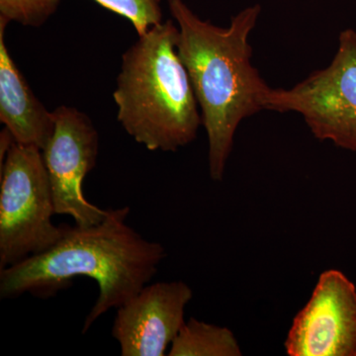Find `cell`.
Segmentation results:
<instances>
[{
	"label": "cell",
	"instance_id": "cell-1",
	"mask_svg": "<svg viewBox=\"0 0 356 356\" xmlns=\"http://www.w3.org/2000/svg\"><path fill=\"white\" fill-rule=\"evenodd\" d=\"M130 208L107 210L90 227L63 225L64 233L53 247L0 270V298L29 293L50 298L86 276L96 281L99 294L84 321L83 334L97 318L119 308L151 282L165 248L143 238L127 224Z\"/></svg>",
	"mask_w": 356,
	"mask_h": 356
},
{
	"label": "cell",
	"instance_id": "cell-2",
	"mask_svg": "<svg viewBox=\"0 0 356 356\" xmlns=\"http://www.w3.org/2000/svg\"><path fill=\"white\" fill-rule=\"evenodd\" d=\"M177 51L188 72L208 136L210 177L221 181L241 122L264 110L269 88L252 63L250 37L261 6H248L227 28L199 18L184 0H168Z\"/></svg>",
	"mask_w": 356,
	"mask_h": 356
},
{
	"label": "cell",
	"instance_id": "cell-3",
	"mask_svg": "<svg viewBox=\"0 0 356 356\" xmlns=\"http://www.w3.org/2000/svg\"><path fill=\"white\" fill-rule=\"evenodd\" d=\"M173 20L140 35L122 57L113 93L117 119L149 151L177 152L197 137L201 112L177 51Z\"/></svg>",
	"mask_w": 356,
	"mask_h": 356
},
{
	"label": "cell",
	"instance_id": "cell-4",
	"mask_svg": "<svg viewBox=\"0 0 356 356\" xmlns=\"http://www.w3.org/2000/svg\"><path fill=\"white\" fill-rule=\"evenodd\" d=\"M50 178L41 149L14 142L0 165V270L46 252L60 240Z\"/></svg>",
	"mask_w": 356,
	"mask_h": 356
},
{
	"label": "cell",
	"instance_id": "cell-5",
	"mask_svg": "<svg viewBox=\"0 0 356 356\" xmlns=\"http://www.w3.org/2000/svg\"><path fill=\"white\" fill-rule=\"evenodd\" d=\"M264 110L295 112L316 139L356 152V32L339 34L331 64L289 89H269Z\"/></svg>",
	"mask_w": 356,
	"mask_h": 356
},
{
	"label": "cell",
	"instance_id": "cell-6",
	"mask_svg": "<svg viewBox=\"0 0 356 356\" xmlns=\"http://www.w3.org/2000/svg\"><path fill=\"white\" fill-rule=\"evenodd\" d=\"M53 115L55 127L42 154L56 214L69 215L76 226H93L107 214L89 202L83 192L84 179L96 165L99 136L88 115L74 107L62 105Z\"/></svg>",
	"mask_w": 356,
	"mask_h": 356
},
{
	"label": "cell",
	"instance_id": "cell-7",
	"mask_svg": "<svg viewBox=\"0 0 356 356\" xmlns=\"http://www.w3.org/2000/svg\"><path fill=\"white\" fill-rule=\"evenodd\" d=\"M290 356H356V287L341 271L320 275L285 341Z\"/></svg>",
	"mask_w": 356,
	"mask_h": 356
},
{
	"label": "cell",
	"instance_id": "cell-8",
	"mask_svg": "<svg viewBox=\"0 0 356 356\" xmlns=\"http://www.w3.org/2000/svg\"><path fill=\"white\" fill-rule=\"evenodd\" d=\"M193 297L184 281L147 284L117 308L112 337L122 356H163L185 325L184 312Z\"/></svg>",
	"mask_w": 356,
	"mask_h": 356
},
{
	"label": "cell",
	"instance_id": "cell-9",
	"mask_svg": "<svg viewBox=\"0 0 356 356\" xmlns=\"http://www.w3.org/2000/svg\"><path fill=\"white\" fill-rule=\"evenodd\" d=\"M7 24L0 18V122L16 143L43 151L55 127L53 112L35 96L9 54Z\"/></svg>",
	"mask_w": 356,
	"mask_h": 356
},
{
	"label": "cell",
	"instance_id": "cell-10",
	"mask_svg": "<svg viewBox=\"0 0 356 356\" xmlns=\"http://www.w3.org/2000/svg\"><path fill=\"white\" fill-rule=\"evenodd\" d=\"M170 356H240L235 334L227 327L191 318L178 332Z\"/></svg>",
	"mask_w": 356,
	"mask_h": 356
},
{
	"label": "cell",
	"instance_id": "cell-11",
	"mask_svg": "<svg viewBox=\"0 0 356 356\" xmlns=\"http://www.w3.org/2000/svg\"><path fill=\"white\" fill-rule=\"evenodd\" d=\"M107 10L119 14L132 23L138 35L163 22L161 0H93Z\"/></svg>",
	"mask_w": 356,
	"mask_h": 356
},
{
	"label": "cell",
	"instance_id": "cell-12",
	"mask_svg": "<svg viewBox=\"0 0 356 356\" xmlns=\"http://www.w3.org/2000/svg\"><path fill=\"white\" fill-rule=\"evenodd\" d=\"M60 0H0V18L7 22L41 27L55 14Z\"/></svg>",
	"mask_w": 356,
	"mask_h": 356
}]
</instances>
